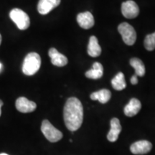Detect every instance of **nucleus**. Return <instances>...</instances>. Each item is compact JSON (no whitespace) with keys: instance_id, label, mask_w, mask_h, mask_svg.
I'll use <instances>...</instances> for the list:
<instances>
[{"instance_id":"f257e3e1","label":"nucleus","mask_w":155,"mask_h":155,"mask_svg":"<svg viewBox=\"0 0 155 155\" xmlns=\"http://www.w3.org/2000/svg\"><path fill=\"white\" fill-rule=\"evenodd\" d=\"M63 117L65 126L71 131H77L81 127L83 120V108L80 100L71 97L64 106Z\"/></svg>"},{"instance_id":"f03ea898","label":"nucleus","mask_w":155,"mask_h":155,"mask_svg":"<svg viewBox=\"0 0 155 155\" xmlns=\"http://www.w3.org/2000/svg\"><path fill=\"white\" fill-rule=\"evenodd\" d=\"M41 65V58L36 53L27 55L22 65V72L27 75H32L38 72Z\"/></svg>"},{"instance_id":"7ed1b4c3","label":"nucleus","mask_w":155,"mask_h":155,"mask_svg":"<svg viewBox=\"0 0 155 155\" xmlns=\"http://www.w3.org/2000/svg\"><path fill=\"white\" fill-rule=\"evenodd\" d=\"M9 17L14 22L19 30H27L30 25V17L24 11L18 8L12 9L9 13Z\"/></svg>"},{"instance_id":"20e7f679","label":"nucleus","mask_w":155,"mask_h":155,"mask_svg":"<svg viewBox=\"0 0 155 155\" xmlns=\"http://www.w3.org/2000/svg\"><path fill=\"white\" fill-rule=\"evenodd\" d=\"M41 131L45 138L50 142H57L63 138L61 131L54 127L48 120H44L41 125Z\"/></svg>"},{"instance_id":"39448f33","label":"nucleus","mask_w":155,"mask_h":155,"mask_svg":"<svg viewBox=\"0 0 155 155\" xmlns=\"http://www.w3.org/2000/svg\"><path fill=\"white\" fill-rule=\"evenodd\" d=\"M118 30L121 34L124 42L127 45H133L137 40V33L134 28L127 22H123L118 27Z\"/></svg>"},{"instance_id":"423d86ee","label":"nucleus","mask_w":155,"mask_h":155,"mask_svg":"<svg viewBox=\"0 0 155 155\" xmlns=\"http://www.w3.org/2000/svg\"><path fill=\"white\" fill-rule=\"evenodd\" d=\"M121 13L127 19H134L139 14V8L135 2L128 0L122 3Z\"/></svg>"},{"instance_id":"0eeeda50","label":"nucleus","mask_w":155,"mask_h":155,"mask_svg":"<svg viewBox=\"0 0 155 155\" xmlns=\"http://www.w3.org/2000/svg\"><path fill=\"white\" fill-rule=\"evenodd\" d=\"M16 108L21 113H30L36 109V104L25 97H19L16 101Z\"/></svg>"},{"instance_id":"6e6552de","label":"nucleus","mask_w":155,"mask_h":155,"mask_svg":"<svg viewBox=\"0 0 155 155\" xmlns=\"http://www.w3.org/2000/svg\"><path fill=\"white\" fill-rule=\"evenodd\" d=\"M152 148V143L147 140H141L131 144L130 150L134 154H145L150 152Z\"/></svg>"},{"instance_id":"1a4fd4ad","label":"nucleus","mask_w":155,"mask_h":155,"mask_svg":"<svg viewBox=\"0 0 155 155\" xmlns=\"http://www.w3.org/2000/svg\"><path fill=\"white\" fill-rule=\"evenodd\" d=\"M61 4V0H40L38 5V10L40 14L47 15Z\"/></svg>"},{"instance_id":"9d476101","label":"nucleus","mask_w":155,"mask_h":155,"mask_svg":"<svg viewBox=\"0 0 155 155\" xmlns=\"http://www.w3.org/2000/svg\"><path fill=\"white\" fill-rule=\"evenodd\" d=\"M77 22L81 28L86 30L91 28L95 23L94 16L90 12L79 13L77 16Z\"/></svg>"},{"instance_id":"9b49d317","label":"nucleus","mask_w":155,"mask_h":155,"mask_svg":"<svg viewBox=\"0 0 155 155\" xmlns=\"http://www.w3.org/2000/svg\"><path fill=\"white\" fill-rule=\"evenodd\" d=\"M49 56L51 58V63L53 65L58 67H63L68 64V58L65 55L58 51L55 48H52L49 50Z\"/></svg>"},{"instance_id":"f8f14e48","label":"nucleus","mask_w":155,"mask_h":155,"mask_svg":"<svg viewBox=\"0 0 155 155\" xmlns=\"http://www.w3.org/2000/svg\"><path fill=\"white\" fill-rule=\"evenodd\" d=\"M121 131V126L117 118H113L111 120V129L107 134L108 140L114 142L119 138V134Z\"/></svg>"},{"instance_id":"ddd939ff","label":"nucleus","mask_w":155,"mask_h":155,"mask_svg":"<svg viewBox=\"0 0 155 155\" xmlns=\"http://www.w3.org/2000/svg\"><path fill=\"white\" fill-rule=\"evenodd\" d=\"M141 102L137 98H133L130 100L129 104L124 107V114L129 117H132L137 115L141 110Z\"/></svg>"},{"instance_id":"4468645a","label":"nucleus","mask_w":155,"mask_h":155,"mask_svg":"<svg viewBox=\"0 0 155 155\" xmlns=\"http://www.w3.org/2000/svg\"><path fill=\"white\" fill-rule=\"evenodd\" d=\"M88 53L91 57H98L101 53V48L98 44V41L96 37L91 36L89 40L88 46Z\"/></svg>"},{"instance_id":"2eb2a0df","label":"nucleus","mask_w":155,"mask_h":155,"mask_svg":"<svg viewBox=\"0 0 155 155\" xmlns=\"http://www.w3.org/2000/svg\"><path fill=\"white\" fill-rule=\"evenodd\" d=\"M111 93L108 89H101L98 91L91 94V98L94 101H98L101 104H106L111 99Z\"/></svg>"},{"instance_id":"dca6fc26","label":"nucleus","mask_w":155,"mask_h":155,"mask_svg":"<svg viewBox=\"0 0 155 155\" xmlns=\"http://www.w3.org/2000/svg\"><path fill=\"white\" fill-rule=\"evenodd\" d=\"M104 74V68L100 63H95L93 65L92 69L86 73V76L91 79H99Z\"/></svg>"},{"instance_id":"f3484780","label":"nucleus","mask_w":155,"mask_h":155,"mask_svg":"<svg viewBox=\"0 0 155 155\" xmlns=\"http://www.w3.org/2000/svg\"><path fill=\"white\" fill-rule=\"evenodd\" d=\"M130 65L135 69V74L137 76L142 77L145 75L146 69L143 63V62L140 59L137 58H133L130 60Z\"/></svg>"},{"instance_id":"a211bd4d","label":"nucleus","mask_w":155,"mask_h":155,"mask_svg":"<svg viewBox=\"0 0 155 155\" xmlns=\"http://www.w3.org/2000/svg\"><path fill=\"white\" fill-rule=\"evenodd\" d=\"M112 87L116 91H122L127 87L124 75L122 73H119L111 81Z\"/></svg>"},{"instance_id":"6ab92c4d","label":"nucleus","mask_w":155,"mask_h":155,"mask_svg":"<svg viewBox=\"0 0 155 155\" xmlns=\"http://www.w3.org/2000/svg\"><path fill=\"white\" fill-rule=\"evenodd\" d=\"M144 47L148 51H152L155 49V32L147 35L144 39Z\"/></svg>"},{"instance_id":"aec40b11","label":"nucleus","mask_w":155,"mask_h":155,"mask_svg":"<svg viewBox=\"0 0 155 155\" xmlns=\"http://www.w3.org/2000/svg\"><path fill=\"white\" fill-rule=\"evenodd\" d=\"M131 83L132 85H137L138 83V78H137V76L136 75H134L131 78Z\"/></svg>"},{"instance_id":"412c9836","label":"nucleus","mask_w":155,"mask_h":155,"mask_svg":"<svg viewBox=\"0 0 155 155\" xmlns=\"http://www.w3.org/2000/svg\"><path fill=\"white\" fill-rule=\"evenodd\" d=\"M2 106H3L2 101L0 100V116H1V114H2Z\"/></svg>"},{"instance_id":"4be33fe9","label":"nucleus","mask_w":155,"mask_h":155,"mask_svg":"<svg viewBox=\"0 0 155 155\" xmlns=\"http://www.w3.org/2000/svg\"><path fill=\"white\" fill-rule=\"evenodd\" d=\"M0 155H9V154H6V153H2V154H0Z\"/></svg>"},{"instance_id":"5701e85b","label":"nucleus","mask_w":155,"mask_h":155,"mask_svg":"<svg viewBox=\"0 0 155 155\" xmlns=\"http://www.w3.org/2000/svg\"><path fill=\"white\" fill-rule=\"evenodd\" d=\"M1 42H2V35H0V45H1Z\"/></svg>"},{"instance_id":"b1692460","label":"nucleus","mask_w":155,"mask_h":155,"mask_svg":"<svg viewBox=\"0 0 155 155\" xmlns=\"http://www.w3.org/2000/svg\"><path fill=\"white\" fill-rule=\"evenodd\" d=\"M2 63H0V71H1V69H2Z\"/></svg>"}]
</instances>
